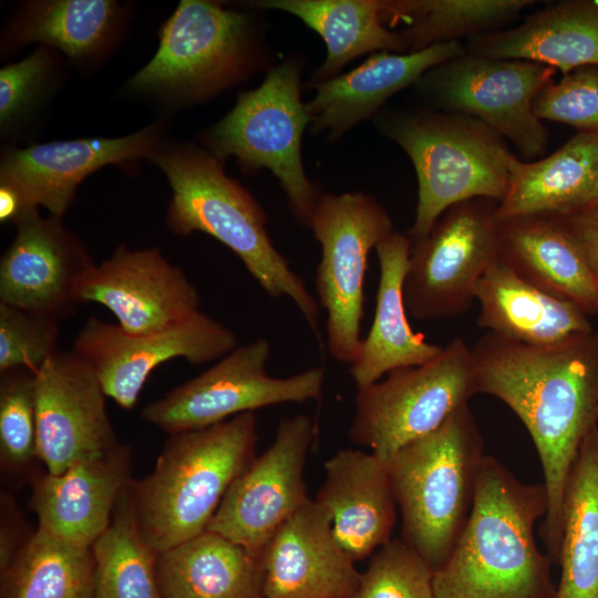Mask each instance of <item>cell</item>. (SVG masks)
<instances>
[{"label": "cell", "mask_w": 598, "mask_h": 598, "mask_svg": "<svg viewBox=\"0 0 598 598\" xmlns=\"http://www.w3.org/2000/svg\"><path fill=\"white\" fill-rule=\"evenodd\" d=\"M471 353L476 393L503 401L535 444L547 494L542 538L557 563L565 486L598 422V332L528 346L487 331Z\"/></svg>", "instance_id": "1"}, {"label": "cell", "mask_w": 598, "mask_h": 598, "mask_svg": "<svg viewBox=\"0 0 598 598\" xmlns=\"http://www.w3.org/2000/svg\"><path fill=\"white\" fill-rule=\"evenodd\" d=\"M546 512L544 484L523 483L485 455L466 525L434 570L435 598H556L534 535Z\"/></svg>", "instance_id": "2"}, {"label": "cell", "mask_w": 598, "mask_h": 598, "mask_svg": "<svg viewBox=\"0 0 598 598\" xmlns=\"http://www.w3.org/2000/svg\"><path fill=\"white\" fill-rule=\"evenodd\" d=\"M172 188L166 225L177 236L205 233L228 247L272 298L289 297L320 341L319 307L303 279L277 250L252 195L225 174L207 148L161 145L151 158Z\"/></svg>", "instance_id": "3"}, {"label": "cell", "mask_w": 598, "mask_h": 598, "mask_svg": "<svg viewBox=\"0 0 598 598\" xmlns=\"http://www.w3.org/2000/svg\"><path fill=\"white\" fill-rule=\"evenodd\" d=\"M254 412L172 434L155 467L130 493L136 524L157 554L205 532L233 482L255 458Z\"/></svg>", "instance_id": "4"}, {"label": "cell", "mask_w": 598, "mask_h": 598, "mask_svg": "<svg viewBox=\"0 0 598 598\" xmlns=\"http://www.w3.org/2000/svg\"><path fill=\"white\" fill-rule=\"evenodd\" d=\"M377 125L406 153L417 177L412 240L425 237L457 203L472 198L499 203L505 197L516 156L481 121L426 109L383 113Z\"/></svg>", "instance_id": "5"}, {"label": "cell", "mask_w": 598, "mask_h": 598, "mask_svg": "<svg viewBox=\"0 0 598 598\" xmlns=\"http://www.w3.org/2000/svg\"><path fill=\"white\" fill-rule=\"evenodd\" d=\"M484 456L480 430L465 403L386 462L402 540L433 570L447 559L466 525Z\"/></svg>", "instance_id": "6"}, {"label": "cell", "mask_w": 598, "mask_h": 598, "mask_svg": "<svg viewBox=\"0 0 598 598\" xmlns=\"http://www.w3.org/2000/svg\"><path fill=\"white\" fill-rule=\"evenodd\" d=\"M158 34L155 55L128 81L136 92L182 103L204 101L267 62L252 20L210 1H181Z\"/></svg>", "instance_id": "7"}, {"label": "cell", "mask_w": 598, "mask_h": 598, "mask_svg": "<svg viewBox=\"0 0 598 598\" xmlns=\"http://www.w3.org/2000/svg\"><path fill=\"white\" fill-rule=\"evenodd\" d=\"M301 63L290 58L271 66L262 83L238 94L235 106L212 128L207 150L220 161L234 156L244 171L269 169L290 210L310 225L320 194L307 177L301 141L311 117L300 95Z\"/></svg>", "instance_id": "8"}, {"label": "cell", "mask_w": 598, "mask_h": 598, "mask_svg": "<svg viewBox=\"0 0 598 598\" xmlns=\"http://www.w3.org/2000/svg\"><path fill=\"white\" fill-rule=\"evenodd\" d=\"M476 394L471 348L455 338L429 362L358 389L350 440L383 462L435 431Z\"/></svg>", "instance_id": "9"}, {"label": "cell", "mask_w": 598, "mask_h": 598, "mask_svg": "<svg viewBox=\"0 0 598 598\" xmlns=\"http://www.w3.org/2000/svg\"><path fill=\"white\" fill-rule=\"evenodd\" d=\"M557 71L517 59L466 52L427 72L414 84L431 109L472 116L512 144L524 159L545 154L549 132L533 111Z\"/></svg>", "instance_id": "10"}, {"label": "cell", "mask_w": 598, "mask_h": 598, "mask_svg": "<svg viewBox=\"0 0 598 598\" xmlns=\"http://www.w3.org/2000/svg\"><path fill=\"white\" fill-rule=\"evenodd\" d=\"M309 227L321 246L316 287L327 311L328 349L338 362L351 365L362 341L368 258L370 251L394 231L392 220L369 194L322 193Z\"/></svg>", "instance_id": "11"}, {"label": "cell", "mask_w": 598, "mask_h": 598, "mask_svg": "<svg viewBox=\"0 0 598 598\" xmlns=\"http://www.w3.org/2000/svg\"><path fill=\"white\" fill-rule=\"evenodd\" d=\"M269 355L270 344L262 337L237 346L197 377L146 404L142 419L172 435L206 429L257 409L321 398L323 368L275 378L266 371Z\"/></svg>", "instance_id": "12"}, {"label": "cell", "mask_w": 598, "mask_h": 598, "mask_svg": "<svg viewBox=\"0 0 598 598\" xmlns=\"http://www.w3.org/2000/svg\"><path fill=\"white\" fill-rule=\"evenodd\" d=\"M497 206L488 198L457 203L425 237L412 240L403 282L412 317L444 319L471 308L480 279L498 257Z\"/></svg>", "instance_id": "13"}, {"label": "cell", "mask_w": 598, "mask_h": 598, "mask_svg": "<svg viewBox=\"0 0 598 598\" xmlns=\"http://www.w3.org/2000/svg\"><path fill=\"white\" fill-rule=\"evenodd\" d=\"M236 347V334L199 310L173 327L138 334L92 316L78 332L72 350L94 370L106 396L130 410L152 371L162 363L183 358L192 364H205Z\"/></svg>", "instance_id": "14"}, {"label": "cell", "mask_w": 598, "mask_h": 598, "mask_svg": "<svg viewBox=\"0 0 598 598\" xmlns=\"http://www.w3.org/2000/svg\"><path fill=\"white\" fill-rule=\"evenodd\" d=\"M315 434L306 414L282 419L270 446L233 482L207 529L260 556L277 529L309 499L303 472Z\"/></svg>", "instance_id": "15"}, {"label": "cell", "mask_w": 598, "mask_h": 598, "mask_svg": "<svg viewBox=\"0 0 598 598\" xmlns=\"http://www.w3.org/2000/svg\"><path fill=\"white\" fill-rule=\"evenodd\" d=\"M16 235L0 259V302L56 320L81 303L83 279L96 265L62 218L27 207L13 221Z\"/></svg>", "instance_id": "16"}, {"label": "cell", "mask_w": 598, "mask_h": 598, "mask_svg": "<svg viewBox=\"0 0 598 598\" xmlns=\"http://www.w3.org/2000/svg\"><path fill=\"white\" fill-rule=\"evenodd\" d=\"M105 398L94 370L72 349H59L35 371L38 450L48 473L61 474L120 444Z\"/></svg>", "instance_id": "17"}, {"label": "cell", "mask_w": 598, "mask_h": 598, "mask_svg": "<svg viewBox=\"0 0 598 598\" xmlns=\"http://www.w3.org/2000/svg\"><path fill=\"white\" fill-rule=\"evenodd\" d=\"M81 303L109 309L128 333H148L173 327L199 311L200 297L185 272L158 248L132 249L120 245L83 279Z\"/></svg>", "instance_id": "18"}, {"label": "cell", "mask_w": 598, "mask_h": 598, "mask_svg": "<svg viewBox=\"0 0 598 598\" xmlns=\"http://www.w3.org/2000/svg\"><path fill=\"white\" fill-rule=\"evenodd\" d=\"M163 127L152 124L115 138H79L10 148L1 157L0 185L14 190L23 207L42 206L62 218L78 186L106 165L152 158L162 145Z\"/></svg>", "instance_id": "19"}, {"label": "cell", "mask_w": 598, "mask_h": 598, "mask_svg": "<svg viewBox=\"0 0 598 598\" xmlns=\"http://www.w3.org/2000/svg\"><path fill=\"white\" fill-rule=\"evenodd\" d=\"M260 566L262 598H352L361 576L330 515L310 498L267 543Z\"/></svg>", "instance_id": "20"}, {"label": "cell", "mask_w": 598, "mask_h": 598, "mask_svg": "<svg viewBox=\"0 0 598 598\" xmlns=\"http://www.w3.org/2000/svg\"><path fill=\"white\" fill-rule=\"evenodd\" d=\"M130 478V448L79 461L63 473L33 480L31 508L38 529L63 542L92 547L111 523L118 497Z\"/></svg>", "instance_id": "21"}, {"label": "cell", "mask_w": 598, "mask_h": 598, "mask_svg": "<svg viewBox=\"0 0 598 598\" xmlns=\"http://www.w3.org/2000/svg\"><path fill=\"white\" fill-rule=\"evenodd\" d=\"M315 501L328 512L341 546L357 561L390 542L396 520L386 463L372 452L342 448L323 465Z\"/></svg>", "instance_id": "22"}, {"label": "cell", "mask_w": 598, "mask_h": 598, "mask_svg": "<svg viewBox=\"0 0 598 598\" xmlns=\"http://www.w3.org/2000/svg\"><path fill=\"white\" fill-rule=\"evenodd\" d=\"M466 47L461 41L437 43L417 52H380L360 66L316 83L315 97L307 103L312 133L328 132L338 138L358 123L373 116L395 93L432 68L462 55Z\"/></svg>", "instance_id": "23"}, {"label": "cell", "mask_w": 598, "mask_h": 598, "mask_svg": "<svg viewBox=\"0 0 598 598\" xmlns=\"http://www.w3.org/2000/svg\"><path fill=\"white\" fill-rule=\"evenodd\" d=\"M498 258L524 279L598 312V280L559 214L498 220Z\"/></svg>", "instance_id": "24"}, {"label": "cell", "mask_w": 598, "mask_h": 598, "mask_svg": "<svg viewBox=\"0 0 598 598\" xmlns=\"http://www.w3.org/2000/svg\"><path fill=\"white\" fill-rule=\"evenodd\" d=\"M467 52L543 63L563 75L598 66V0H564L535 11L513 28L467 39Z\"/></svg>", "instance_id": "25"}, {"label": "cell", "mask_w": 598, "mask_h": 598, "mask_svg": "<svg viewBox=\"0 0 598 598\" xmlns=\"http://www.w3.org/2000/svg\"><path fill=\"white\" fill-rule=\"evenodd\" d=\"M411 247L410 236L399 231L375 247L380 277L374 319L349 370L358 389L393 370L424 364L443 349L426 341L423 333L414 332L408 321L403 282Z\"/></svg>", "instance_id": "26"}, {"label": "cell", "mask_w": 598, "mask_h": 598, "mask_svg": "<svg viewBox=\"0 0 598 598\" xmlns=\"http://www.w3.org/2000/svg\"><path fill=\"white\" fill-rule=\"evenodd\" d=\"M477 323L488 332L528 346H549L594 331L588 315L516 274L498 257L478 281Z\"/></svg>", "instance_id": "27"}, {"label": "cell", "mask_w": 598, "mask_h": 598, "mask_svg": "<svg viewBox=\"0 0 598 598\" xmlns=\"http://www.w3.org/2000/svg\"><path fill=\"white\" fill-rule=\"evenodd\" d=\"M164 598H260L257 556L225 536L206 529L157 554Z\"/></svg>", "instance_id": "28"}, {"label": "cell", "mask_w": 598, "mask_h": 598, "mask_svg": "<svg viewBox=\"0 0 598 598\" xmlns=\"http://www.w3.org/2000/svg\"><path fill=\"white\" fill-rule=\"evenodd\" d=\"M598 167V134L577 132L537 161L515 158L498 220L530 214H566L580 207Z\"/></svg>", "instance_id": "29"}, {"label": "cell", "mask_w": 598, "mask_h": 598, "mask_svg": "<svg viewBox=\"0 0 598 598\" xmlns=\"http://www.w3.org/2000/svg\"><path fill=\"white\" fill-rule=\"evenodd\" d=\"M250 6L290 13L321 35L327 56L308 86L337 76L359 55L408 53L400 34L384 25L380 0H262Z\"/></svg>", "instance_id": "30"}, {"label": "cell", "mask_w": 598, "mask_h": 598, "mask_svg": "<svg viewBox=\"0 0 598 598\" xmlns=\"http://www.w3.org/2000/svg\"><path fill=\"white\" fill-rule=\"evenodd\" d=\"M561 514L556 598H598V425L571 467Z\"/></svg>", "instance_id": "31"}, {"label": "cell", "mask_w": 598, "mask_h": 598, "mask_svg": "<svg viewBox=\"0 0 598 598\" xmlns=\"http://www.w3.org/2000/svg\"><path fill=\"white\" fill-rule=\"evenodd\" d=\"M121 8L110 0L31 1L7 32L11 48L41 42L79 63L93 62L111 48Z\"/></svg>", "instance_id": "32"}, {"label": "cell", "mask_w": 598, "mask_h": 598, "mask_svg": "<svg viewBox=\"0 0 598 598\" xmlns=\"http://www.w3.org/2000/svg\"><path fill=\"white\" fill-rule=\"evenodd\" d=\"M533 0H390L382 1V20L405 23L398 31L406 52L460 41L499 30Z\"/></svg>", "instance_id": "33"}, {"label": "cell", "mask_w": 598, "mask_h": 598, "mask_svg": "<svg viewBox=\"0 0 598 598\" xmlns=\"http://www.w3.org/2000/svg\"><path fill=\"white\" fill-rule=\"evenodd\" d=\"M1 598H95L92 548L37 528L1 573Z\"/></svg>", "instance_id": "34"}, {"label": "cell", "mask_w": 598, "mask_h": 598, "mask_svg": "<svg viewBox=\"0 0 598 598\" xmlns=\"http://www.w3.org/2000/svg\"><path fill=\"white\" fill-rule=\"evenodd\" d=\"M91 548L95 598H164L157 553L136 524L130 484L116 502L110 525Z\"/></svg>", "instance_id": "35"}, {"label": "cell", "mask_w": 598, "mask_h": 598, "mask_svg": "<svg viewBox=\"0 0 598 598\" xmlns=\"http://www.w3.org/2000/svg\"><path fill=\"white\" fill-rule=\"evenodd\" d=\"M0 377L1 464L3 470L19 472L39 458L35 371L19 369Z\"/></svg>", "instance_id": "36"}, {"label": "cell", "mask_w": 598, "mask_h": 598, "mask_svg": "<svg viewBox=\"0 0 598 598\" xmlns=\"http://www.w3.org/2000/svg\"><path fill=\"white\" fill-rule=\"evenodd\" d=\"M434 570L402 539L375 550L352 598H435Z\"/></svg>", "instance_id": "37"}, {"label": "cell", "mask_w": 598, "mask_h": 598, "mask_svg": "<svg viewBox=\"0 0 598 598\" xmlns=\"http://www.w3.org/2000/svg\"><path fill=\"white\" fill-rule=\"evenodd\" d=\"M59 320L0 302V374L37 371L58 350Z\"/></svg>", "instance_id": "38"}, {"label": "cell", "mask_w": 598, "mask_h": 598, "mask_svg": "<svg viewBox=\"0 0 598 598\" xmlns=\"http://www.w3.org/2000/svg\"><path fill=\"white\" fill-rule=\"evenodd\" d=\"M540 121L571 125L598 134V66H582L550 83L535 99Z\"/></svg>", "instance_id": "39"}, {"label": "cell", "mask_w": 598, "mask_h": 598, "mask_svg": "<svg viewBox=\"0 0 598 598\" xmlns=\"http://www.w3.org/2000/svg\"><path fill=\"white\" fill-rule=\"evenodd\" d=\"M55 61L38 48L23 60L0 70V124L6 131L22 120L47 93Z\"/></svg>", "instance_id": "40"}, {"label": "cell", "mask_w": 598, "mask_h": 598, "mask_svg": "<svg viewBox=\"0 0 598 598\" xmlns=\"http://www.w3.org/2000/svg\"><path fill=\"white\" fill-rule=\"evenodd\" d=\"M559 215L580 246L598 280V204L584 205Z\"/></svg>", "instance_id": "41"}, {"label": "cell", "mask_w": 598, "mask_h": 598, "mask_svg": "<svg viewBox=\"0 0 598 598\" xmlns=\"http://www.w3.org/2000/svg\"><path fill=\"white\" fill-rule=\"evenodd\" d=\"M23 209L24 207L19 195L11 188L0 185L1 223H13Z\"/></svg>", "instance_id": "42"}, {"label": "cell", "mask_w": 598, "mask_h": 598, "mask_svg": "<svg viewBox=\"0 0 598 598\" xmlns=\"http://www.w3.org/2000/svg\"><path fill=\"white\" fill-rule=\"evenodd\" d=\"M591 204H598V167L595 174L592 185L581 206Z\"/></svg>", "instance_id": "43"}, {"label": "cell", "mask_w": 598, "mask_h": 598, "mask_svg": "<svg viewBox=\"0 0 598 598\" xmlns=\"http://www.w3.org/2000/svg\"><path fill=\"white\" fill-rule=\"evenodd\" d=\"M597 425H598V422H597Z\"/></svg>", "instance_id": "44"}, {"label": "cell", "mask_w": 598, "mask_h": 598, "mask_svg": "<svg viewBox=\"0 0 598 598\" xmlns=\"http://www.w3.org/2000/svg\"><path fill=\"white\" fill-rule=\"evenodd\" d=\"M260 598H262V597H260Z\"/></svg>", "instance_id": "45"}, {"label": "cell", "mask_w": 598, "mask_h": 598, "mask_svg": "<svg viewBox=\"0 0 598 598\" xmlns=\"http://www.w3.org/2000/svg\"><path fill=\"white\" fill-rule=\"evenodd\" d=\"M598 313V312H597Z\"/></svg>", "instance_id": "46"}]
</instances>
